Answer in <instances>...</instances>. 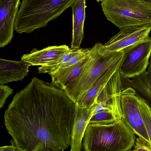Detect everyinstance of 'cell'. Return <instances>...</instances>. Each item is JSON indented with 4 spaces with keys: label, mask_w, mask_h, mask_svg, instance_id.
Returning <instances> with one entry per match:
<instances>
[{
    "label": "cell",
    "mask_w": 151,
    "mask_h": 151,
    "mask_svg": "<svg viewBox=\"0 0 151 151\" xmlns=\"http://www.w3.org/2000/svg\"><path fill=\"white\" fill-rule=\"evenodd\" d=\"M101 6L107 19L120 29L151 25V7L141 0H103Z\"/></svg>",
    "instance_id": "5b68a950"
},
{
    "label": "cell",
    "mask_w": 151,
    "mask_h": 151,
    "mask_svg": "<svg viewBox=\"0 0 151 151\" xmlns=\"http://www.w3.org/2000/svg\"><path fill=\"white\" fill-rule=\"evenodd\" d=\"M13 90L8 86L0 84V108L1 109L5 104L7 98L12 94Z\"/></svg>",
    "instance_id": "44dd1931"
},
{
    "label": "cell",
    "mask_w": 151,
    "mask_h": 151,
    "mask_svg": "<svg viewBox=\"0 0 151 151\" xmlns=\"http://www.w3.org/2000/svg\"><path fill=\"white\" fill-rule=\"evenodd\" d=\"M95 104L87 108L76 104L75 116L71 133L70 151H81L82 142L89 121L93 115Z\"/></svg>",
    "instance_id": "8fae6325"
},
{
    "label": "cell",
    "mask_w": 151,
    "mask_h": 151,
    "mask_svg": "<svg viewBox=\"0 0 151 151\" xmlns=\"http://www.w3.org/2000/svg\"><path fill=\"white\" fill-rule=\"evenodd\" d=\"M123 57L112 64L93 84L76 104L84 108L89 107L95 104L96 98L102 88L113 75L119 69Z\"/></svg>",
    "instance_id": "2e32d148"
},
{
    "label": "cell",
    "mask_w": 151,
    "mask_h": 151,
    "mask_svg": "<svg viewBox=\"0 0 151 151\" xmlns=\"http://www.w3.org/2000/svg\"><path fill=\"white\" fill-rule=\"evenodd\" d=\"M139 99L140 112L151 143V108L144 100Z\"/></svg>",
    "instance_id": "ac0fdd59"
},
{
    "label": "cell",
    "mask_w": 151,
    "mask_h": 151,
    "mask_svg": "<svg viewBox=\"0 0 151 151\" xmlns=\"http://www.w3.org/2000/svg\"><path fill=\"white\" fill-rule=\"evenodd\" d=\"M31 63L24 60L19 61L0 59V84L21 81L28 75Z\"/></svg>",
    "instance_id": "5bb4252c"
},
{
    "label": "cell",
    "mask_w": 151,
    "mask_h": 151,
    "mask_svg": "<svg viewBox=\"0 0 151 151\" xmlns=\"http://www.w3.org/2000/svg\"><path fill=\"white\" fill-rule=\"evenodd\" d=\"M118 119L113 112L106 110L93 115L89 124H108L113 123Z\"/></svg>",
    "instance_id": "d6986e66"
},
{
    "label": "cell",
    "mask_w": 151,
    "mask_h": 151,
    "mask_svg": "<svg viewBox=\"0 0 151 151\" xmlns=\"http://www.w3.org/2000/svg\"><path fill=\"white\" fill-rule=\"evenodd\" d=\"M76 109L63 90L35 77L14 95L4 124L19 151H63L70 146Z\"/></svg>",
    "instance_id": "6da1fadb"
},
{
    "label": "cell",
    "mask_w": 151,
    "mask_h": 151,
    "mask_svg": "<svg viewBox=\"0 0 151 151\" xmlns=\"http://www.w3.org/2000/svg\"><path fill=\"white\" fill-rule=\"evenodd\" d=\"M76 49L70 48L58 61L48 65L42 66L38 68V73H49L55 70L67 62L73 55Z\"/></svg>",
    "instance_id": "e0dca14e"
},
{
    "label": "cell",
    "mask_w": 151,
    "mask_h": 151,
    "mask_svg": "<svg viewBox=\"0 0 151 151\" xmlns=\"http://www.w3.org/2000/svg\"><path fill=\"white\" fill-rule=\"evenodd\" d=\"M123 58L119 70L129 78L139 76L147 71L151 55V37L148 40L122 50Z\"/></svg>",
    "instance_id": "8992f818"
},
{
    "label": "cell",
    "mask_w": 151,
    "mask_h": 151,
    "mask_svg": "<svg viewBox=\"0 0 151 151\" xmlns=\"http://www.w3.org/2000/svg\"><path fill=\"white\" fill-rule=\"evenodd\" d=\"M97 2H99V1H102L103 0H96Z\"/></svg>",
    "instance_id": "d4e9b609"
},
{
    "label": "cell",
    "mask_w": 151,
    "mask_h": 151,
    "mask_svg": "<svg viewBox=\"0 0 151 151\" xmlns=\"http://www.w3.org/2000/svg\"><path fill=\"white\" fill-rule=\"evenodd\" d=\"M75 1L22 0L14 21V30L19 34H29L45 27L71 7Z\"/></svg>",
    "instance_id": "277c9868"
},
{
    "label": "cell",
    "mask_w": 151,
    "mask_h": 151,
    "mask_svg": "<svg viewBox=\"0 0 151 151\" xmlns=\"http://www.w3.org/2000/svg\"><path fill=\"white\" fill-rule=\"evenodd\" d=\"M122 51L111 52L98 42L91 48L87 60L77 78L64 90L76 104L78 103L105 72L123 57Z\"/></svg>",
    "instance_id": "7a4b0ae2"
},
{
    "label": "cell",
    "mask_w": 151,
    "mask_h": 151,
    "mask_svg": "<svg viewBox=\"0 0 151 151\" xmlns=\"http://www.w3.org/2000/svg\"><path fill=\"white\" fill-rule=\"evenodd\" d=\"M135 134L122 119L108 124L89 123L83 139L86 151H127L134 145Z\"/></svg>",
    "instance_id": "3957f363"
},
{
    "label": "cell",
    "mask_w": 151,
    "mask_h": 151,
    "mask_svg": "<svg viewBox=\"0 0 151 151\" xmlns=\"http://www.w3.org/2000/svg\"><path fill=\"white\" fill-rule=\"evenodd\" d=\"M149 65L146 72L132 79L121 74V77L123 90L132 88L134 91L135 94L144 100L151 107V55Z\"/></svg>",
    "instance_id": "4fadbf2b"
},
{
    "label": "cell",
    "mask_w": 151,
    "mask_h": 151,
    "mask_svg": "<svg viewBox=\"0 0 151 151\" xmlns=\"http://www.w3.org/2000/svg\"><path fill=\"white\" fill-rule=\"evenodd\" d=\"M142 1L151 7V0H141Z\"/></svg>",
    "instance_id": "cb8c5ba5"
},
{
    "label": "cell",
    "mask_w": 151,
    "mask_h": 151,
    "mask_svg": "<svg viewBox=\"0 0 151 151\" xmlns=\"http://www.w3.org/2000/svg\"><path fill=\"white\" fill-rule=\"evenodd\" d=\"M139 106V98L135 94L133 88H128L122 91L120 106L122 119L135 134L150 142L140 112Z\"/></svg>",
    "instance_id": "52a82bcc"
},
{
    "label": "cell",
    "mask_w": 151,
    "mask_h": 151,
    "mask_svg": "<svg viewBox=\"0 0 151 151\" xmlns=\"http://www.w3.org/2000/svg\"><path fill=\"white\" fill-rule=\"evenodd\" d=\"M133 146L134 151H151V142L141 137L136 139Z\"/></svg>",
    "instance_id": "ffe728a7"
},
{
    "label": "cell",
    "mask_w": 151,
    "mask_h": 151,
    "mask_svg": "<svg viewBox=\"0 0 151 151\" xmlns=\"http://www.w3.org/2000/svg\"><path fill=\"white\" fill-rule=\"evenodd\" d=\"M70 49L65 45L48 46L40 50L34 48L29 53L24 54L21 60L29 62L32 65L45 66L58 60Z\"/></svg>",
    "instance_id": "7c38bea8"
},
{
    "label": "cell",
    "mask_w": 151,
    "mask_h": 151,
    "mask_svg": "<svg viewBox=\"0 0 151 151\" xmlns=\"http://www.w3.org/2000/svg\"><path fill=\"white\" fill-rule=\"evenodd\" d=\"M0 151H19L18 148L14 145L5 146L0 147Z\"/></svg>",
    "instance_id": "603a6c76"
},
{
    "label": "cell",
    "mask_w": 151,
    "mask_h": 151,
    "mask_svg": "<svg viewBox=\"0 0 151 151\" xmlns=\"http://www.w3.org/2000/svg\"><path fill=\"white\" fill-rule=\"evenodd\" d=\"M123 90L119 69L111 76L99 94L95 104L105 105L118 119L122 118L120 96Z\"/></svg>",
    "instance_id": "9c48e42d"
},
{
    "label": "cell",
    "mask_w": 151,
    "mask_h": 151,
    "mask_svg": "<svg viewBox=\"0 0 151 151\" xmlns=\"http://www.w3.org/2000/svg\"><path fill=\"white\" fill-rule=\"evenodd\" d=\"M106 110H109L105 105L102 104H95L93 111V115Z\"/></svg>",
    "instance_id": "7402d4cb"
},
{
    "label": "cell",
    "mask_w": 151,
    "mask_h": 151,
    "mask_svg": "<svg viewBox=\"0 0 151 151\" xmlns=\"http://www.w3.org/2000/svg\"><path fill=\"white\" fill-rule=\"evenodd\" d=\"M20 0H0V47L8 45L13 36L15 18Z\"/></svg>",
    "instance_id": "30bf717a"
},
{
    "label": "cell",
    "mask_w": 151,
    "mask_h": 151,
    "mask_svg": "<svg viewBox=\"0 0 151 151\" xmlns=\"http://www.w3.org/2000/svg\"><path fill=\"white\" fill-rule=\"evenodd\" d=\"M73 29L71 48H80L84 37L86 0H75L71 6Z\"/></svg>",
    "instance_id": "9a60e30c"
},
{
    "label": "cell",
    "mask_w": 151,
    "mask_h": 151,
    "mask_svg": "<svg viewBox=\"0 0 151 151\" xmlns=\"http://www.w3.org/2000/svg\"><path fill=\"white\" fill-rule=\"evenodd\" d=\"M151 25L145 26H131L120 29L119 32L111 37L105 44V49L109 51L122 50L149 40Z\"/></svg>",
    "instance_id": "ba28073f"
}]
</instances>
